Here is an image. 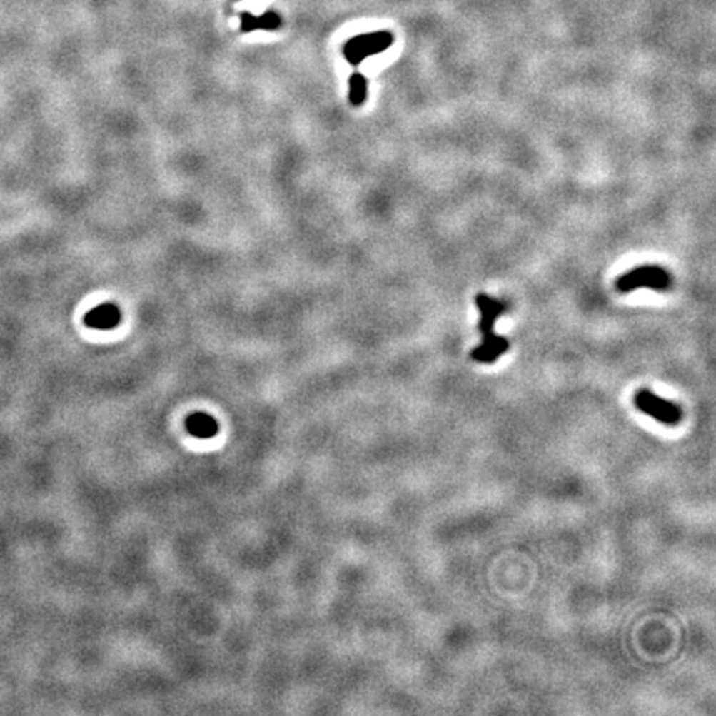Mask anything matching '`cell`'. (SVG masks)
I'll use <instances>...</instances> for the list:
<instances>
[{
  "label": "cell",
  "mask_w": 716,
  "mask_h": 716,
  "mask_svg": "<svg viewBox=\"0 0 716 716\" xmlns=\"http://www.w3.org/2000/svg\"><path fill=\"white\" fill-rule=\"evenodd\" d=\"M476 307L481 312V321H479V332L483 333V342L478 347L473 348L471 358L478 363H494L496 360L509 350V342L506 337L496 335L494 326H496L498 317L508 311V306L498 298H494L488 293H478L475 297Z\"/></svg>",
  "instance_id": "cell-1"
},
{
  "label": "cell",
  "mask_w": 716,
  "mask_h": 716,
  "mask_svg": "<svg viewBox=\"0 0 716 716\" xmlns=\"http://www.w3.org/2000/svg\"><path fill=\"white\" fill-rule=\"evenodd\" d=\"M633 405H635L637 410L642 411L643 415L650 416V418L658 421V423L667 426L678 425L683 418V411L678 405L662 398L660 395L653 393V391L647 388L637 391L635 396H633Z\"/></svg>",
  "instance_id": "cell-4"
},
{
  "label": "cell",
  "mask_w": 716,
  "mask_h": 716,
  "mask_svg": "<svg viewBox=\"0 0 716 716\" xmlns=\"http://www.w3.org/2000/svg\"><path fill=\"white\" fill-rule=\"evenodd\" d=\"M186 430L189 435H193L194 438H199V440H209V438L218 435L219 425L214 416H211L208 413H193L186 418Z\"/></svg>",
  "instance_id": "cell-7"
},
{
  "label": "cell",
  "mask_w": 716,
  "mask_h": 716,
  "mask_svg": "<svg viewBox=\"0 0 716 716\" xmlns=\"http://www.w3.org/2000/svg\"><path fill=\"white\" fill-rule=\"evenodd\" d=\"M281 14L276 10H266L261 15H254L251 12L241 14V30L244 34L257 32V30H264V32H274V30L282 29Z\"/></svg>",
  "instance_id": "cell-6"
},
{
  "label": "cell",
  "mask_w": 716,
  "mask_h": 716,
  "mask_svg": "<svg viewBox=\"0 0 716 716\" xmlns=\"http://www.w3.org/2000/svg\"><path fill=\"white\" fill-rule=\"evenodd\" d=\"M234 2H239V0H234Z\"/></svg>",
  "instance_id": "cell-9"
},
{
  "label": "cell",
  "mask_w": 716,
  "mask_h": 716,
  "mask_svg": "<svg viewBox=\"0 0 716 716\" xmlns=\"http://www.w3.org/2000/svg\"><path fill=\"white\" fill-rule=\"evenodd\" d=\"M368 95L367 76L362 74H352L348 79V101L353 106H362Z\"/></svg>",
  "instance_id": "cell-8"
},
{
  "label": "cell",
  "mask_w": 716,
  "mask_h": 716,
  "mask_svg": "<svg viewBox=\"0 0 716 716\" xmlns=\"http://www.w3.org/2000/svg\"><path fill=\"white\" fill-rule=\"evenodd\" d=\"M84 322L95 331H113L121 323V311L116 303L103 302L85 313Z\"/></svg>",
  "instance_id": "cell-5"
},
{
  "label": "cell",
  "mask_w": 716,
  "mask_h": 716,
  "mask_svg": "<svg viewBox=\"0 0 716 716\" xmlns=\"http://www.w3.org/2000/svg\"><path fill=\"white\" fill-rule=\"evenodd\" d=\"M395 42V35L390 30H378V32H368L355 35L345 42L342 54L350 65L358 66L368 56H375L382 51L388 50Z\"/></svg>",
  "instance_id": "cell-2"
},
{
  "label": "cell",
  "mask_w": 716,
  "mask_h": 716,
  "mask_svg": "<svg viewBox=\"0 0 716 716\" xmlns=\"http://www.w3.org/2000/svg\"><path fill=\"white\" fill-rule=\"evenodd\" d=\"M673 286V279L670 272L660 266H640L632 269L627 274L620 276L615 282L619 292H632L635 288H652V291L665 292Z\"/></svg>",
  "instance_id": "cell-3"
}]
</instances>
